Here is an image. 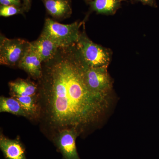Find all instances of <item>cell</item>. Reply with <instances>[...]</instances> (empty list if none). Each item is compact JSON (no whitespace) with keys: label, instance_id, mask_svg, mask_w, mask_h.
Instances as JSON below:
<instances>
[{"label":"cell","instance_id":"1","mask_svg":"<svg viewBox=\"0 0 159 159\" xmlns=\"http://www.w3.org/2000/svg\"><path fill=\"white\" fill-rule=\"evenodd\" d=\"M43 63L36 95L39 119L55 133L74 129L80 134L99 122L108 109L110 97L89 89L84 77L87 66L76 44L59 48L52 59Z\"/></svg>","mask_w":159,"mask_h":159},{"label":"cell","instance_id":"2","mask_svg":"<svg viewBox=\"0 0 159 159\" xmlns=\"http://www.w3.org/2000/svg\"><path fill=\"white\" fill-rule=\"evenodd\" d=\"M82 24L75 22L64 25L47 18L41 34L53 41L59 48L70 47L75 44L79 39L80 28Z\"/></svg>","mask_w":159,"mask_h":159},{"label":"cell","instance_id":"3","mask_svg":"<svg viewBox=\"0 0 159 159\" xmlns=\"http://www.w3.org/2000/svg\"><path fill=\"white\" fill-rule=\"evenodd\" d=\"M76 45L83 61L89 67H107L110 63L111 51L93 42L85 33H80Z\"/></svg>","mask_w":159,"mask_h":159},{"label":"cell","instance_id":"4","mask_svg":"<svg viewBox=\"0 0 159 159\" xmlns=\"http://www.w3.org/2000/svg\"><path fill=\"white\" fill-rule=\"evenodd\" d=\"M0 42V64L9 66H18L30 46V43L25 40L9 39L2 35Z\"/></svg>","mask_w":159,"mask_h":159},{"label":"cell","instance_id":"5","mask_svg":"<svg viewBox=\"0 0 159 159\" xmlns=\"http://www.w3.org/2000/svg\"><path fill=\"white\" fill-rule=\"evenodd\" d=\"M84 77L87 85L93 93L109 97L112 89V81L107 67H89L86 66Z\"/></svg>","mask_w":159,"mask_h":159},{"label":"cell","instance_id":"6","mask_svg":"<svg viewBox=\"0 0 159 159\" xmlns=\"http://www.w3.org/2000/svg\"><path fill=\"white\" fill-rule=\"evenodd\" d=\"M80 135L74 129H65L52 137V141L62 154L63 159H80L77 151L76 140Z\"/></svg>","mask_w":159,"mask_h":159},{"label":"cell","instance_id":"7","mask_svg":"<svg viewBox=\"0 0 159 159\" xmlns=\"http://www.w3.org/2000/svg\"><path fill=\"white\" fill-rule=\"evenodd\" d=\"M42 63L38 55L29 46L18 66L25 71L31 77L38 80L42 75Z\"/></svg>","mask_w":159,"mask_h":159},{"label":"cell","instance_id":"8","mask_svg":"<svg viewBox=\"0 0 159 159\" xmlns=\"http://www.w3.org/2000/svg\"><path fill=\"white\" fill-rule=\"evenodd\" d=\"M30 47L38 55L43 63L52 59L59 49L53 41L42 34L37 40L30 43Z\"/></svg>","mask_w":159,"mask_h":159},{"label":"cell","instance_id":"9","mask_svg":"<svg viewBox=\"0 0 159 159\" xmlns=\"http://www.w3.org/2000/svg\"><path fill=\"white\" fill-rule=\"evenodd\" d=\"M0 148L6 159H27L25 149L19 138L11 139L1 134Z\"/></svg>","mask_w":159,"mask_h":159},{"label":"cell","instance_id":"10","mask_svg":"<svg viewBox=\"0 0 159 159\" xmlns=\"http://www.w3.org/2000/svg\"><path fill=\"white\" fill-rule=\"evenodd\" d=\"M47 12L57 19L69 17L72 13L70 0H42Z\"/></svg>","mask_w":159,"mask_h":159},{"label":"cell","instance_id":"11","mask_svg":"<svg viewBox=\"0 0 159 159\" xmlns=\"http://www.w3.org/2000/svg\"><path fill=\"white\" fill-rule=\"evenodd\" d=\"M11 97H28L37 95L38 84L28 80L18 79L9 83Z\"/></svg>","mask_w":159,"mask_h":159},{"label":"cell","instance_id":"12","mask_svg":"<svg viewBox=\"0 0 159 159\" xmlns=\"http://www.w3.org/2000/svg\"><path fill=\"white\" fill-rule=\"evenodd\" d=\"M122 0H88L91 10L97 14L112 15L121 7Z\"/></svg>","mask_w":159,"mask_h":159},{"label":"cell","instance_id":"13","mask_svg":"<svg viewBox=\"0 0 159 159\" xmlns=\"http://www.w3.org/2000/svg\"><path fill=\"white\" fill-rule=\"evenodd\" d=\"M18 100L30 120H38L39 108L36 95L28 97H12Z\"/></svg>","mask_w":159,"mask_h":159},{"label":"cell","instance_id":"14","mask_svg":"<svg viewBox=\"0 0 159 159\" xmlns=\"http://www.w3.org/2000/svg\"><path fill=\"white\" fill-rule=\"evenodd\" d=\"M0 112H7L28 118V116L17 100L13 97H0Z\"/></svg>","mask_w":159,"mask_h":159},{"label":"cell","instance_id":"15","mask_svg":"<svg viewBox=\"0 0 159 159\" xmlns=\"http://www.w3.org/2000/svg\"><path fill=\"white\" fill-rule=\"evenodd\" d=\"M24 11L22 7L14 6H2L0 7V16L7 17L23 13Z\"/></svg>","mask_w":159,"mask_h":159},{"label":"cell","instance_id":"16","mask_svg":"<svg viewBox=\"0 0 159 159\" xmlns=\"http://www.w3.org/2000/svg\"><path fill=\"white\" fill-rule=\"evenodd\" d=\"M1 5L2 6H14L21 7V0H0Z\"/></svg>","mask_w":159,"mask_h":159},{"label":"cell","instance_id":"17","mask_svg":"<svg viewBox=\"0 0 159 159\" xmlns=\"http://www.w3.org/2000/svg\"><path fill=\"white\" fill-rule=\"evenodd\" d=\"M131 1L132 2H140L144 5H147L154 8L157 7V3L155 0H131Z\"/></svg>","mask_w":159,"mask_h":159},{"label":"cell","instance_id":"18","mask_svg":"<svg viewBox=\"0 0 159 159\" xmlns=\"http://www.w3.org/2000/svg\"><path fill=\"white\" fill-rule=\"evenodd\" d=\"M23 1V9L24 11H29L31 8V0H22Z\"/></svg>","mask_w":159,"mask_h":159},{"label":"cell","instance_id":"19","mask_svg":"<svg viewBox=\"0 0 159 159\" xmlns=\"http://www.w3.org/2000/svg\"><path fill=\"white\" fill-rule=\"evenodd\" d=\"M88 1V0H86V2H87Z\"/></svg>","mask_w":159,"mask_h":159}]
</instances>
